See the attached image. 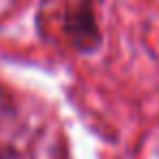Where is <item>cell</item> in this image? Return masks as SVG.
I'll return each mask as SVG.
<instances>
[{
	"label": "cell",
	"mask_w": 159,
	"mask_h": 159,
	"mask_svg": "<svg viewBox=\"0 0 159 159\" xmlns=\"http://www.w3.org/2000/svg\"><path fill=\"white\" fill-rule=\"evenodd\" d=\"M63 29L70 44L81 52H92L100 46V29L92 0H81L63 16Z\"/></svg>",
	"instance_id": "1"
}]
</instances>
